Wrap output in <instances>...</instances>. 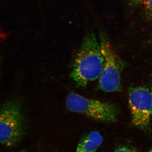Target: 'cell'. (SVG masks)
I'll return each mask as SVG.
<instances>
[{
    "label": "cell",
    "mask_w": 152,
    "mask_h": 152,
    "mask_svg": "<svg viewBox=\"0 0 152 152\" xmlns=\"http://www.w3.org/2000/svg\"><path fill=\"white\" fill-rule=\"evenodd\" d=\"M104 63L99 41L95 34H88L75 56L71 78L77 87L85 88L99 78Z\"/></svg>",
    "instance_id": "1"
},
{
    "label": "cell",
    "mask_w": 152,
    "mask_h": 152,
    "mask_svg": "<svg viewBox=\"0 0 152 152\" xmlns=\"http://www.w3.org/2000/svg\"><path fill=\"white\" fill-rule=\"evenodd\" d=\"M26 132L20 103L17 99L7 100L0 107V145L8 147L18 145Z\"/></svg>",
    "instance_id": "2"
},
{
    "label": "cell",
    "mask_w": 152,
    "mask_h": 152,
    "mask_svg": "<svg viewBox=\"0 0 152 152\" xmlns=\"http://www.w3.org/2000/svg\"><path fill=\"white\" fill-rule=\"evenodd\" d=\"M99 41L104 63L99 78V88L106 92L120 91L121 89V74L124 64L107 36L103 32L100 33Z\"/></svg>",
    "instance_id": "3"
},
{
    "label": "cell",
    "mask_w": 152,
    "mask_h": 152,
    "mask_svg": "<svg viewBox=\"0 0 152 152\" xmlns=\"http://www.w3.org/2000/svg\"><path fill=\"white\" fill-rule=\"evenodd\" d=\"M65 102L70 111L83 114L101 122L115 121L120 113L119 108L115 104L88 99L76 93L68 95Z\"/></svg>",
    "instance_id": "4"
},
{
    "label": "cell",
    "mask_w": 152,
    "mask_h": 152,
    "mask_svg": "<svg viewBox=\"0 0 152 152\" xmlns=\"http://www.w3.org/2000/svg\"><path fill=\"white\" fill-rule=\"evenodd\" d=\"M128 100L133 124L142 129L148 127L152 117V91L145 86L131 87Z\"/></svg>",
    "instance_id": "5"
},
{
    "label": "cell",
    "mask_w": 152,
    "mask_h": 152,
    "mask_svg": "<svg viewBox=\"0 0 152 152\" xmlns=\"http://www.w3.org/2000/svg\"><path fill=\"white\" fill-rule=\"evenodd\" d=\"M103 142L99 132L92 131L83 135L79 141L75 152H96Z\"/></svg>",
    "instance_id": "6"
},
{
    "label": "cell",
    "mask_w": 152,
    "mask_h": 152,
    "mask_svg": "<svg viewBox=\"0 0 152 152\" xmlns=\"http://www.w3.org/2000/svg\"><path fill=\"white\" fill-rule=\"evenodd\" d=\"M129 6L146 22H152V0H129Z\"/></svg>",
    "instance_id": "7"
},
{
    "label": "cell",
    "mask_w": 152,
    "mask_h": 152,
    "mask_svg": "<svg viewBox=\"0 0 152 152\" xmlns=\"http://www.w3.org/2000/svg\"><path fill=\"white\" fill-rule=\"evenodd\" d=\"M114 152H137L135 150L126 145H121L116 148Z\"/></svg>",
    "instance_id": "8"
},
{
    "label": "cell",
    "mask_w": 152,
    "mask_h": 152,
    "mask_svg": "<svg viewBox=\"0 0 152 152\" xmlns=\"http://www.w3.org/2000/svg\"><path fill=\"white\" fill-rule=\"evenodd\" d=\"M17 152H28L26 150H21V151H19Z\"/></svg>",
    "instance_id": "9"
},
{
    "label": "cell",
    "mask_w": 152,
    "mask_h": 152,
    "mask_svg": "<svg viewBox=\"0 0 152 152\" xmlns=\"http://www.w3.org/2000/svg\"><path fill=\"white\" fill-rule=\"evenodd\" d=\"M147 152H152V148L149 150V151H148Z\"/></svg>",
    "instance_id": "10"
},
{
    "label": "cell",
    "mask_w": 152,
    "mask_h": 152,
    "mask_svg": "<svg viewBox=\"0 0 152 152\" xmlns=\"http://www.w3.org/2000/svg\"><path fill=\"white\" fill-rule=\"evenodd\" d=\"M151 115L152 117V110H151Z\"/></svg>",
    "instance_id": "11"
},
{
    "label": "cell",
    "mask_w": 152,
    "mask_h": 152,
    "mask_svg": "<svg viewBox=\"0 0 152 152\" xmlns=\"http://www.w3.org/2000/svg\"><path fill=\"white\" fill-rule=\"evenodd\" d=\"M104 152V151H102V152Z\"/></svg>",
    "instance_id": "12"
}]
</instances>
